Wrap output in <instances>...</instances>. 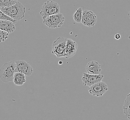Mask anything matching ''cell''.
<instances>
[{"mask_svg": "<svg viewBox=\"0 0 130 120\" xmlns=\"http://www.w3.org/2000/svg\"><path fill=\"white\" fill-rule=\"evenodd\" d=\"M0 9L5 14L16 21L24 18L26 13V8L19 2H17L13 5L2 7Z\"/></svg>", "mask_w": 130, "mask_h": 120, "instance_id": "obj_1", "label": "cell"}, {"mask_svg": "<svg viewBox=\"0 0 130 120\" xmlns=\"http://www.w3.org/2000/svg\"><path fill=\"white\" fill-rule=\"evenodd\" d=\"M16 63L10 61L3 65L0 68V78L5 83L13 81L14 74L15 72Z\"/></svg>", "mask_w": 130, "mask_h": 120, "instance_id": "obj_2", "label": "cell"}, {"mask_svg": "<svg viewBox=\"0 0 130 120\" xmlns=\"http://www.w3.org/2000/svg\"><path fill=\"white\" fill-rule=\"evenodd\" d=\"M68 38L59 37L52 44V53L57 58L65 57Z\"/></svg>", "mask_w": 130, "mask_h": 120, "instance_id": "obj_3", "label": "cell"}, {"mask_svg": "<svg viewBox=\"0 0 130 120\" xmlns=\"http://www.w3.org/2000/svg\"><path fill=\"white\" fill-rule=\"evenodd\" d=\"M60 12L59 4L53 1H47L44 3L41 7L40 14L44 19L47 17Z\"/></svg>", "mask_w": 130, "mask_h": 120, "instance_id": "obj_4", "label": "cell"}, {"mask_svg": "<svg viewBox=\"0 0 130 120\" xmlns=\"http://www.w3.org/2000/svg\"><path fill=\"white\" fill-rule=\"evenodd\" d=\"M64 20L63 14L58 13L47 17L43 19V23L49 28L54 29L62 26Z\"/></svg>", "mask_w": 130, "mask_h": 120, "instance_id": "obj_5", "label": "cell"}, {"mask_svg": "<svg viewBox=\"0 0 130 120\" xmlns=\"http://www.w3.org/2000/svg\"><path fill=\"white\" fill-rule=\"evenodd\" d=\"M108 90L107 84L100 81L89 86V92L94 96L102 97Z\"/></svg>", "mask_w": 130, "mask_h": 120, "instance_id": "obj_6", "label": "cell"}, {"mask_svg": "<svg viewBox=\"0 0 130 120\" xmlns=\"http://www.w3.org/2000/svg\"><path fill=\"white\" fill-rule=\"evenodd\" d=\"M97 16L92 11L85 9L83 12L81 23L84 26L92 27L95 26L97 21Z\"/></svg>", "mask_w": 130, "mask_h": 120, "instance_id": "obj_7", "label": "cell"}, {"mask_svg": "<svg viewBox=\"0 0 130 120\" xmlns=\"http://www.w3.org/2000/svg\"><path fill=\"white\" fill-rule=\"evenodd\" d=\"M103 78L104 76L101 73L97 75H94L83 73L82 81L83 85L85 86H90L94 84L102 81Z\"/></svg>", "mask_w": 130, "mask_h": 120, "instance_id": "obj_8", "label": "cell"}, {"mask_svg": "<svg viewBox=\"0 0 130 120\" xmlns=\"http://www.w3.org/2000/svg\"><path fill=\"white\" fill-rule=\"evenodd\" d=\"M16 63V72L23 73L27 76H30L33 72V69L28 62L24 60H18L15 62Z\"/></svg>", "mask_w": 130, "mask_h": 120, "instance_id": "obj_9", "label": "cell"}, {"mask_svg": "<svg viewBox=\"0 0 130 120\" xmlns=\"http://www.w3.org/2000/svg\"><path fill=\"white\" fill-rule=\"evenodd\" d=\"M77 50V44L73 40L69 38L66 45L65 58L69 59L75 55Z\"/></svg>", "mask_w": 130, "mask_h": 120, "instance_id": "obj_10", "label": "cell"}, {"mask_svg": "<svg viewBox=\"0 0 130 120\" xmlns=\"http://www.w3.org/2000/svg\"><path fill=\"white\" fill-rule=\"evenodd\" d=\"M86 70L88 73L97 75L101 73V66L99 63L95 61L89 62L86 66Z\"/></svg>", "mask_w": 130, "mask_h": 120, "instance_id": "obj_11", "label": "cell"}, {"mask_svg": "<svg viewBox=\"0 0 130 120\" xmlns=\"http://www.w3.org/2000/svg\"><path fill=\"white\" fill-rule=\"evenodd\" d=\"M15 23L8 20H0V29L9 33H12L15 30Z\"/></svg>", "mask_w": 130, "mask_h": 120, "instance_id": "obj_12", "label": "cell"}, {"mask_svg": "<svg viewBox=\"0 0 130 120\" xmlns=\"http://www.w3.org/2000/svg\"><path fill=\"white\" fill-rule=\"evenodd\" d=\"M13 82L17 86H22L26 82V75L23 73L16 72L14 74Z\"/></svg>", "mask_w": 130, "mask_h": 120, "instance_id": "obj_13", "label": "cell"}, {"mask_svg": "<svg viewBox=\"0 0 130 120\" xmlns=\"http://www.w3.org/2000/svg\"><path fill=\"white\" fill-rule=\"evenodd\" d=\"M124 113L125 116L130 120V94L127 96L126 99H125L124 105L123 106Z\"/></svg>", "mask_w": 130, "mask_h": 120, "instance_id": "obj_14", "label": "cell"}, {"mask_svg": "<svg viewBox=\"0 0 130 120\" xmlns=\"http://www.w3.org/2000/svg\"><path fill=\"white\" fill-rule=\"evenodd\" d=\"M83 10L82 8H79L73 14L74 21L77 23H81L83 16Z\"/></svg>", "mask_w": 130, "mask_h": 120, "instance_id": "obj_15", "label": "cell"}, {"mask_svg": "<svg viewBox=\"0 0 130 120\" xmlns=\"http://www.w3.org/2000/svg\"><path fill=\"white\" fill-rule=\"evenodd\" d=\"M17 2V0H0V8L13 5Z\"/></svg>", "mask_w": 130, "mask_h": 120, "instance_id": "obj_16", "label": "cell"}, {"mask_svg": "<svg viewBox=\"0 0 130 120\" xmlns=\"http://www.w3.org/2000/svg\"><path fill=\"white\" fill-rule=\"evenodd\" d=\"M2 19L10 21H13L15 23H17V21H15V20H14V19H13V18H11L9 16L5 14L0 9V20H2Z\"/></svg>", "mask_w": 130, "mask_h": 120, "instance_id": "obj_17", "label": "cell"}, {"mask_svg": "<svg viewBox=\"0 0 130 120\" xmlns=\"http://www.w3.org/2000/svg\"><path fill=\"white\" fill-rule=\"evenodd\" d=\"M8 34L9 33L0 29V42H4L8 39Z\"/></svg>", "mask_w": 130, "mask_h": 120, "instance_id": "obj_18", "label": "cell"}, {"mask_svg": "<svg viewBox=\"0 0 130 120\" xmlns=\"http://www.w3.org/2000/svg\"><path fill=\"white\" fill-rule=\"evenodd\" d=\"M121 38L120 34L117 33L115 35V38L117 40H119Z\"/></svg>", "mask_w": 130, "mask_h": 120, "instance_id": "obj_19", "label": "cell"}, {"mask_svg": "<svg viewBox=\"0 0 130 120\" xmlns=\"http://www.w3.org/2000/svg\"><path fill=\"white\" fill-rule=\"evenodd\" d=\"M59 63V64H62V61H60L59 62V63Z\"/></svg>", "mask_w": 130, "mask_h": 120, "instance_id": "obj_20", "label": "cell"}, {"mask_svg": "<svg viewBox=\"0 0 130 120\" xmlns=\"http://www.w3.org/2000/svg\"><path fill=\"white\" fill-rule=\"evenodd\" d=\"M129 94H130V93H129Z\"/></svg>", "mask_w": 130, "mask_h": 120, "instance_id": "obj_21", "label": "cell"}]
</instances>
